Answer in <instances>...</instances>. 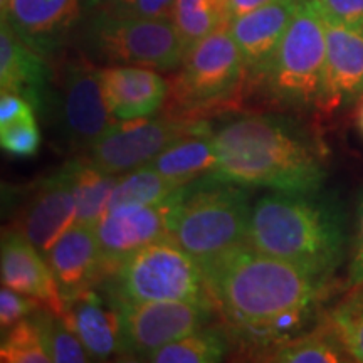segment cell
Returning <instances> with one entry per match:
<instances>
[{"label": "cell", "instance_id": "35", "mask_svg": "<svg viewBox=\"0 0 363 363\" xmlns=\"http://www.w3.org/2000/svg\"><path fill=\"white\" fill-rule=\"evenodd\" d=\"M348 284L352 288L363 286V192L360 194L357 206V234L352 261L348 266Z\"/></svg>", "mask_w": 363, "mask_h": 363}, {"label": "cell", "instance_id": "32", "mask_svg": "<svg viewBox=\"0 0 363 363\" xmlns=\"http://www.w3.org/2000/svg\"><path fill=\"white\" fill-rule=\"evenodd\" d=\"M175 0H99V12L128 19H170Z\"/></svg>", "mask_w": 363, "mask_h": 363}, {"label": "cell", "instance_id": "25", "mask_svg": "<svg viewBox=\"0 0 363 363\" xmlns=\"http://www.w3.org/2000/svg\"><path fill=\"white\" fill-rule=\"evenodd\" d=\"M180 187V184L163 177L150 165H143L118 177L110 208L118 206H157L165 202Z\"/></svg>", "mask_w": 363, "mask_h": 363}, {"label": "cell", "instance_id": "20", "mask_svg": "<svg viewBox=\"0 0 363 363\" xmlns=\"http://www.w3.org/2000/svg\"><path fill=\"white\" fill-rule=\"evenodd\" d=\"M104 101L118 121L143 120L160 110L169 84L155 69L110 66L99 69Z\"/></svg>", "mask_w": 363, "mask_h": 363}, {"label": "cell", "instance_id": "7", "mask_svg": "<svg viewBox=\"0 0 363 363\" xmlns=\"http://www.w3.org/2000/svg\"><path fill=\"white\" fill-rule=\"evenodd\" d=\"M86 45L113 66L172 71L184 62V44L170 19H128L98 12L86 29Z\"/></svg>", "mask_w": 363, "mask_h": 363}, {"label": "cell", "instance_id": "26", "mask_svg": "<svg viewBox=\"0 0 363 363\" xmlns=\"http://www.w3.org/2000/svg\"><path fill=\"white\" fill-rule=\"evenodd\" d=\"M229 342L219 330L201 328L175 340L145 358L155 363H216L224 360Z\"/></svg>", "mask_w": 363, "mask_h": 363}, {"label": "cell", "instance_id": "5", "mask_svg": "<svg viewBox=\"0 0 363 363\" xmlns=\"http://www.w3.org/2000/svg\"><path fill=\"white\" fill-rule=\"evenodd\" d=\"M108 289L118 301L211 299L201 262L170 235L148 244L111 272Z\"/></svg>", "mask_w": 363, "mask_h": 363}, {"label": "cell", "instance_id": "30", "mask_svg": "<svg viewBox=\"0 0 363 363\" xmlns=\"http://www.w3.org/2000/svg\"><path fill=\"white\" fill-rule=\"evenodd\" d=\"M331 326L352 360L363 363V293L345 299L331 313Z\"/></svg>", "mask_w": 363, "mask_h": 363}, {"label": "cell", "instance_id": "19", "mask_svg": "<svg viewBox=\"0 0 363 363\" xmlns=\"http://www.w3.org/2000/svg\"><path fill=\"white\" fill-rule=\"evenodd\" d=\"M44 257L65 299L108 278L93 225H71Z\"/></svg>", "mask_w": 363, "mask_h": 363}, {"label": "cell", "instance_id": "9", "mask_svg": "<svg viewBox=\"0 0 363 363\" xmlns=\"http://www.w3.org/2000/svg\"><path fill=\"white\" fill-rule=\"evenodd\" d=\"M206 131L207 125L199 121L169 118L113 123L89 148L88 162L104 174L120 175L147 165L179 138Z\"/></svg>", "mask_w": 363, "mask_h": 363}, {"label": "cell", "instance_id": "27", "mask_svg": "<svg viewBox=\"0 0 363 363\" xmlns=\"http://www.w3.org/2000/svg\"><path fill=\"white\" fill-rule=\"evenodd\" d=\"M345 355H348V352L331 326V331H313L289 340L278 350L269 353V360L279 363H338L350 360Z\"/></svg>", "mask_w": 363, "mask_h": 363}, {"label": "cell", "instance_id": "2", "mask_svg": "<svg viewBox=\"0 0 363 363\" xmlns=\"http://www.w3.org/2000/svg\"><path fill=\"white\" fill-rule=\"evenodd\" d=\"M208 296L233 328L269 321L289 310L308 308L326 279L247 244L201 264Z\"/></svg>", "mask_w": 363, "mask_h": 363}, {"label": "cell", "instance_id": "37", "mask_svg": "<svg viewBox=\"0 0 363 363\" xmlns=\"http://www.w3.org/2000/svg\"><path fill=\"white\" fill-rule=\"evenodd\" d=\"M272 0H229V13L230 21L238 19V17L246 16V13H251L257 9L267 6Z\"/></svg>", "mask_w": 363, "mask_h": 363}, {"label": "cell", "instance_id": "14", "mask_svg": "<svg viewBox=\"0 0 363 363\" xmlns=\"http://www.w3.org/2000/svg\"><path fill=\"white\" fill-rule=\"evenodd\" d=\"M62 318L93 360L125 355L120 310L108 286L104 291L91 286L66 298Z\"/></svg>", "mask_w": 363, "mask_h": 363}, {"label": "cell", "instance_id": "18", "mask_svg": "<svg viewBox=\"0 0 363 363\" xmlns=\"http://www.w3.org/2000/svg\"><path fill=\"white\" fill-rule=\"evenodd\" d=\"M44 254L21 230H7L2 239V286L35 299L45 310L62 315L65 298Z\"/></svg>", "mask_w": 363, "mask_h": 363}, {"label": "cell", "instance_id": "33", "mask_svg": "<svg viewBox=\"0 0 363 363\" xmlns=\"http://www.w3.org/2000/svg\"><path fill=\"white\" fill-rule=\"evenodd\" d=\"M326 22L363 29V0H313Z\"/></svg>", "mask_w": 363, "mask_h": 363}, {"label": "cell", "instance_id": "38", "mask_svg": "<svg viewBox=\"0 0 363 363\" xmlns=\"http://www.w3.org/2000/svg\"><path fill=\"white\" fill-rule=\"evenodd\" d=\"M357 123H358V128H360V131L363 133V103L360 104V110H358Z\"/></svg>", "mask_w": 363, "mask_h": 363}, {"label": "cell", "instance_id": "23", "mask_svg": "<svg viewBox=\"0 0 363 363\" xmlns=\"http://www.w3.org/2000/svg\"><path fill=\"white\" fill-rule=\"evenodd\" d=\"M76 192V224L96 225L110 208L116 175L104 174L89 162H71Z\"/></svg>", "mask_w": 363, "mask_h": 363}, {"label": "cell", "instance_id": "31", "mask_svg": "<svg viewBox=\"0 0 363 363\" xmlns=\"http://www.w3.org/2000/svg\"><path fill=\"white\" fill-rule=\"evenodd\" d=\"M0 145L16 157H33L40 145V133L34 113L0 126Z\"/></svg>", "mask_w": 363, "mask_h": 363}, {"label": "cell", "instance_id": "22", "mask_svg": "<svg viewBox=\"0 0 363 363\" xmlns=\"http://www.w3.org/2000/svg\"><path fill=\"white\" fill-rule=\"evenodd\" d=\"M147 165L180 185L207 177L217 165L214 136L206 131L179 138Z\"/></svg>", "mask_w": 363, "mask_h": 363}, {"label": "cell", "instance_id": "8", "mask_svg": "<svg viewBox=\"0 0 363 363\" xmlns=\"http://www.w3.org/2000/svg\"><path fill=\"white\" fill-rule=\"evenodd\" d=\"M244 72L242 54L225 24L189 49L172 94L180 108L197 110L234 94Z\"/></svg>", "mask_w": 363, "mask_h": 363}, {"label": "cell", "instance_id": "15", "mask_svg": "<svg viewBox=\"0 0 363 363\" xmlns=\"http://www.w3.org/2000/svg\"><path fill=\"white\" fill-rule=\"evenodd\" d=\"M326 59L318 104L323 111L363 96V29L326 22Z\"/></svg>", "mask_w": 363, "mask_h": 363}, {"label": "cell", "instance_id": "3", "mask_svg": "<svg viewBox=\"0 0 363 363\" xmlns=\"http://www.w3.org/2000/svg\"><path fill=\"white\" fill-rule=\"evenodd\" d=\"M246 244L328 279L345 257V219L316 194L276 192L252 206Z\"/></svg>", "mask_w": 363, "mask_h": 363}, {"label": "cell", "instance_id": "4", "mask_svg": "<svg viewBox=\"0 0 363 363\" xmlns=\"http://www.w3.org/2000/svg\"><path fill=\"white\" fill-rule=\"evenodd\" d=\"M184 185L172 212L170 238L201 264L246 244L249 195L238 184L212 180Z\"/></svg>", "mask_w": 363, "mask_h": 363}, {"label": "cell", "instance_id": "13", "mask_svg": "<svg viewBox=\"0 0 363 363\" xmlns=\"http://www.w3.org/2000/svg\"><path fill=\"white\" fill-rule=\"evenodd\" d=\"M76 192L71 163L40 182L26 203L19 230L45 254L76 224Z\"/></svg>", "mask_w": 363, "mask_h": 363}, {"label": "cell", "instance_id": "29", "mask_svg": "<svg viewBox=\"0 0 363 363\" xmlns=\"http://www.w3.org/2000/svg\"><path fill=\"white\" fill-rule=\"evenodd\" d=\"M0 360L4 363H48L52 362L45 348L43 335L33 316H27L4 331L0 345Z\"/></svg>", "mask_w": 363, "mask_h": 363}, {"label": "cell", "instance_id": "16", "mask_svg": "<svg viewBox=\"0 0 363 363\" xmlns=\"http://www.w3.org/2000/svg\"><path fill=\"white\" fill-rule=\"evenodd\" d=\"M299 0H272L267 6L229 22V30L242 54L251 78L264 79Z\"/></svg>", "mask_w": 363, "mask_h": 363}, {"label": "cell", "instance_id": "24", "mask_svg": "<svg viewBox=\"0 0 363 363\" xmlns=\"http://www.w3.org/2000/svg\"><path fill=\"white\" fill-rule=\"evenodd\" d=\"M172 22L189 51L199 40L229 24V0H175Z\"/></svg>", "mask_w": 363, "mask_h": 363}, {"label": "cell", "instance_id": "34", "mask_svg": "<svg viewBox=\"0 0 363 363\" xmlns=\"http://www.w3.org/2000/svg\"><path fill=\"white\" fill-rule=\"evenodd\" d=\"M39 306L40 305L35 299L13 291L7 286H2V291H0V326H2V331L12 328L24 318L33 315Z\"/></svg>", "mask_w": 363, "mask_h": 363}, {"label": "cell", "instance_id": "17", "mask_svg": "<svg viewBox=\"0 0 363 363\" xmlns=\"http://www.w3.org/2000/svg\"><path fill=\"white\" fill-rule=\"evenodd\" d=\"M88 0H11L2 21L35 51L48 56L61 48L83 16Z\"/></svg>", "mask_w": 363, "mask_h": 363}, {"label": "cell", "instance_id": "36", "mask_svg": "<svg viewBox=\"0 0 363 363\" xmlns=\"http://www.w3.org/2000/svg\"><path fill=\"white\" fill-rule=\"evenodd\" d=\"M33 103L27 101L24 96L2 91V94H0V126H6L27 115H33Z\"/></svg>", "mask_w": 363, "mask_h": 363}, {"label": "cell", "instance_id": "28", "mask_svg": "<svg viewBox=\"0 0 363 363\" xmlns=\"http://www.w3.org/2000/svg\"><path fill=\"white\" fill-rule=\"evenodd\" d=\"M38 323L49 357L57 363H83L89 360V353L81 343L78 335L69 328L62 315L49 310H35L33 315Z\"/></svg>", "mask_w": 363, "mask_h": 363}, {"label": "cell", "instance_id": "11", "mask_svg": "<svg viewBox=\"0 0 363 363\" xmlns=\"http://www.w3.org/2000/svg\"><path fill=\"white\" fill-rule=\"evenodd\" d=\"M54 103L62 138L72 148L89 150L115 123L104 101L99 69L86 61H71L65 66L61 91Z\"/></svg>", "mask_w": 363, "mask_h": 363}, {"label": "cell", "instance_id": "1", "mask_svg": "<svg viewBox=\"0 0 363 363\" xmlns=\"http://www.w3.org/2000/svg\"><path fill=\"white\" fill-rule=\"evenodd\" d=\"M214 145L217 165L207 179L293 194H316L326 179L315 143L284 118H238L217 131Z\"/></svg>", "mask_w": 363, "mask_h": 363}, {"label": "cell", "instance_id": "10", "mask_svg": "<svg viewBox=\"0 0 363 363\" xmlns=\"http://www.w3.org/2000/svg\"><path fill=\"white\" fill-rule=\"evenodd\" d=\"M116 299V298H115ZM125 355L147 358L175 340L201 330L212 318V299L195 301H118Z\"/></svg>", "mask_w": 363, "mask_h": 363}, {"label": "cell", "instance_id": "21", "mask_svg": "<svg viewBox=\"0 0 363 363\" xmlns=\"http://www.w3.org/2000/svg\"><path fill=\"white\" fill-rule=\"evenodd\" d=\"M49 69L43 54L30 48L6 21L0 24V88L43 110L49 103Z\"/></svg>", "mask_w": 363, "mask_h": 363}, {"label": "cell", "instance_id": "12", "mask_svg": "<svg viewBox=\"0 0 363 363\" xmlns=\"http://www.w3.org/2000/svg\"><path fill=\"white\" fill-rule=\"evenodd\" d=\"M182 189L157 206L113 207L94 225L108 278L121 262L148 244L170 235L172 212L179 202Z\"/></svg>", "mask_w": 363, "mask_h": 363}, {"label": "cell", "instance_id": "6", "mask_svg": "<svg viewBox=\"0 0 363 363\" xmlns=\"http://www.w3.org/2000/svg\"><path fill=\"white\" fill-rule=\"evenodd\" d=\"M326 59L325 19L313 0H299L281 40L266 84L278 103L293 108L318 104Z\"/></svg>", "mask_w": 363, "mask_h": 363}]
</instances>
